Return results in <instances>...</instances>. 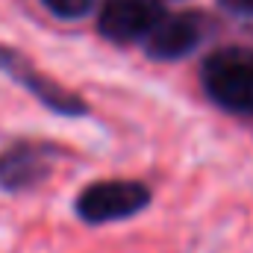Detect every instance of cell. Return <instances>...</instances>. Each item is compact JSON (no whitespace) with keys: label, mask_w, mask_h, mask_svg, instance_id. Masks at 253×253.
<instances>
[{"label":"cell","mask_w":253,"mask_h":253,"mask_svg":"<svg viewBox=\"0 0 253 253\" xmlns=\"http://www.w3.org/2000/svg\"><path fill=\"white\" fill-rule=\"evenodd\" d=\"M203 88L221 109L236 115H253V50H215L203 62Z\"/></svg>","instance_id":"1"},{"label":"cell","mask_w":253,"mask_h":253,"mask_svg":"<svg viewBox=\"0 0 253 253\" xmlns=\"http://www.w3.org/2000/svg\"><path fill=\"white\" fill-rule=\"evenodd\" d=\"M147 200H150V191L144 183L103 180L83 189V194L77 197V215L88 224H109V221H121L141 212Z\"/></svg>","instance_id":"2"},{"label":"cell","mask_w":253,"mask_h":253,"mask_svg":"<svg viewBox=\"0 0 253 253\" xmlns=\"http://www.w3.org/2000/svg\"><path fill=\"white\" fill-rule=\"evenodd\" d=\"M162 15L165 12L159 0H106L100 9L97 27L109 42L126 44V42L144 39Z\"/></svg>","instance_id":"3"},{"label":"cell","mask_w":253,"mask_h":253,"mask_svg":"<svg viewBox=\"0 0 253 253\" xmlns=\"http://www.w3.org/2000/svg\"><path fill=\"white\" fill-rule=\"evenodd\" d=\"M50 156L53 147L36 144V141H18L9 150L0 153V189L21 191L33 189L50 174Z\"/></svg>","instance_id":"4"},{"label":"cell","mask_w":253,"mask_h":253,"mask_svg":"<svg viewBox=\"0 0 253 253\" xmlns=\"http://www.w3.org/2000/svg\"><path fill=\"white\" fill-rule=\"evenodd\" d=\"M200 33L203 27L197 15H162L144 36V47L153 59H180L197 47Z\"/></svg>","instance_id":"5"},{"label":"cell","mask_w":253,"mask_h":253,"mask_svg":"<svg viewBox=\"0 0 253 253\" xmlns=\"http://www.w3.org/2000/svg\"><path fill=\"white\" fill-rule=\"evenodd\" d=\"M0 68H3L6 74H12L21 85H27L42 103H47L50 109H56V112H62V115H80V112L85 109L80 97H74L71 91H65L56 83H50L47 77H42L24 56H18V53L9 50V47H0Z\"/></svg>","instance_id":"6"},{"label":"cell","mask_w":253,"mask_h":253,"mask_svg":"<svg viewBox=\"0 0 253 253\" xmlns=\"http://www.w3.org/2000/svg\"><path fill=\"white\" fill-rule=\"evenodd\" d=\"M91 3L94 0H44V6L59 18H80L91 9Z\"/></svg>","instance_id":"7"},{"label":"cell","mask_w":253,"mask_h":253,"mask_svg":"<svg viewBox=\"0 0 253 253\" xmlns=\"http://www.w3.org/2000/svg\"><path fill=\"white\" fill-rule=\"evenodd\" d=\"M227 9L233 12H242V15H253V0H221Z\"/></svg>","instance_id":"8"}]
</instances>
